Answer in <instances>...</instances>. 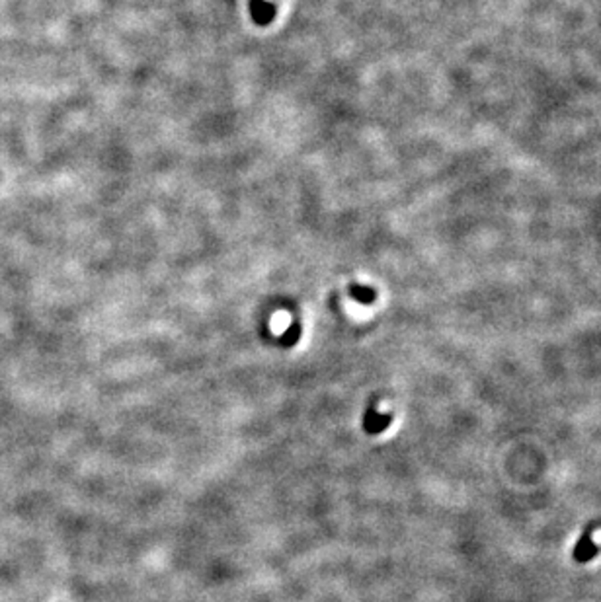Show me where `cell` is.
<instances>
[{"mask_svg": "<svg viewBox=\"0 0 601 602\" xmlns=\"http://www.w3.org/2000/svg\"><path fill=\"white\" fill-rule=\"evenodd\" d=\"M593 530H595V525H590L585 528L584 532L580 534L578 542L574 546V552H572V558H574L576 563H590V561L600 553V548L595 546V542L592 540Z\"/></svg>", "mask_w": 601, "mask_h": 602, "instance_id": "6da1fadb", "label": "cell"}, {"mask_svg": "<svg viewBox=\"0 0 601 602\" xmlns=\"http://www.w3.org/2000/svg\"><path fill=\"white\" fill-rule=\"evenodd\" d=\"M390 423H392V415H389V413H387V415H381L375 406H371L369 410L365 411L364 427L369 435H379V433H383Z\"/></svg>", "mask_w": 601, "mask_h": 602, "instance_id": "7a4b0ae2", "label": "cell"}]
</instances>
